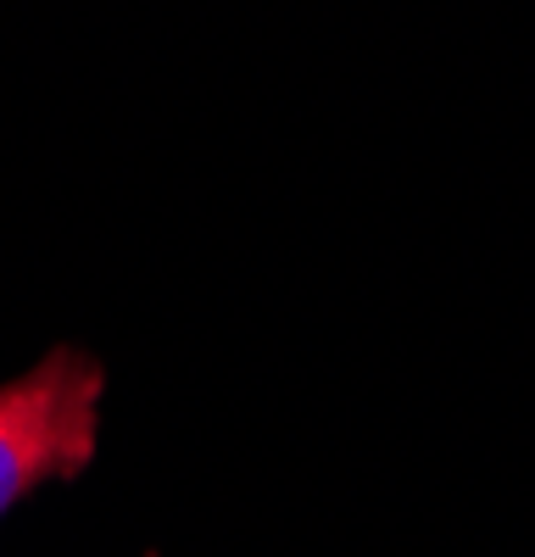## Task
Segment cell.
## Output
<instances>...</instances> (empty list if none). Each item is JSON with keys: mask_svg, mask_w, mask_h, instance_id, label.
<instances>
[{"mask_svg": "<svg viewBox=\"0 0 535 557\" xmlns=\"http://www.w3.org/2000/svg\"><path fill=\"white\" fill-rule=\"evenodd\" d=\"M101 391L107 368L73 346L0 385V513H12L45 480H73L89 469L101 435Z\"/></svg>", "mask_w": 535, "mask_h": 557, "instance_id": "cell-1", "label": "cell"}]
</instances>
